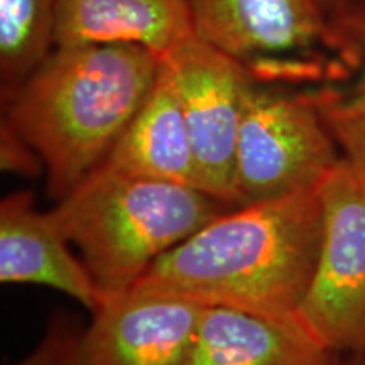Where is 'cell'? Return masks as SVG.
I'll return each instance as SVG.
<instances>
[{
    "label": "cell",
    "instance_id": "cell-11",
    "mask_svg": "<svg viewBox=\"0 0 365 365\" xmlns=\"http://www.w3.org/2000/svg\"><path fill=\"white\" fill-rule=\"evenodd\" d=\"M188 0H59L56 46L132 44L159 59L195 38Z\"/></svg>",
    "mask_w": 365,
    "mask_h": 365
},
{
    "label": "cell",
    "instance_id": "cell-15",
    "mask_svg": "<svg viewBox=\"0 0 365 365\" xmlns=\"http://www.w3.org/2000/svg\"><path fill=\"white\" fill-rule=\"evenodd\" d=\"M80 335L65 328H51L34 352L14 365H76Z\"/></svg>",
    "mask_w": 365,
    "mask_h": 365
},
{
    "label": "cell",
    "instance_id": "cell-16",
    "mask_svg": "<svg viewBox=\"0 0 365 365\" xmlns=\"http://www.w3.org/2000/svg\"><path fill=\"white\" fill-rule=\"evenodd\" d=\"M0 153L2 168L7 171L33 173L43 164L29 143L6 120H2L0 127Z\"/></svg>",
    "mask_w": 365,
    "mask_h": 365
},
{
    "label": "cell",
    "instance_id": "cell-12",
    "mask_svg": "<svg viewBox=\"0 0 365 365\" xmlns=\"http://www.w3.org/2000/svg\"><path fill=\"white\" fill-rule=\"evenodd\" d=\"M100 166L202 190L185 113L163 63L149 97Z\"/></svg>",
    "mask_w": 365,
    "mask_h": 365
},
{
    "label": "cell",
    "instance_id": "cell-4",
    "mask_svg": "<svg viewBox=\"0 0 365 365\" xmlns=\"http://www.w3.org/2000/svg\"><path fill=\"white\" fill-rule=\"evenodd\" d=\"M196 34L247 68L254 81L335 83L359 66L349 27L318 0H188Z\"/></svg>",
    "mask_w": 365,
    "mask_h": 365
},
{
    "label": "cell",
    "instance_id": "cell-1",
    "mask_svg": "<svg viewBox=\"0 0 365 365\" xmlns=\"http://www.w3.org/2000/svg\"><path fill=\"white\" fill-rule=\"evenodd\" d=\"M318 188L225 210L159 257L132 289L294 317L322 242Z\"/></svg>",
    "mask_w": 365,
    "mask_h": 365
},
{
    "label": "cell",
    "instance_id": "cell-3",
    "mask_svg": "<svg viewBox=\"0 0 365 365\" xmlns=\"http://www.w3.org/2000/svg\"><path fill=\"white\" fill-rule=\"evenodd\" d=\"M228 208L193 186L98 166L49 213L105 299L130 291L159 257Z\"/></svg>",
    "mask_w": 365,
    "mask_h": 365
},
{
    "label": "cell",
    "instance_id": "cell-2",
    "mask_svg": "<svg viewBox=\"0 0 365 365\" xmlns=\"http://www.w3.org/2000/svg\"><path fill=\"white\" fill-rule=\"evenodd\" d=\"M161 59L132 44L56 46L2 102L61 200L105 161L156 83Z\"/></svg>",
    "mask_w": 365,
    "mask_h": 365
},
{
    "label": "cell",
    "instance_id": "cell-5",
    "mask_svg": "<svg viewBox=\"0 0 365 365\" xmlns=\"http://www.w3.org/2000/svg\"><path fill=\"white\" fill-rule=\"evenodd\" d=\"M341 154L319 110L318 88L250 81L235 154V207L318 188Z\"/></svg>",
    "mask_w": 365,
    "mask_h": 365
},
{
    "label": "cell",
    "instance_id": "cell-9",
    "mask_svg": "<svg viewBox=\"0 0 365 365\" xmlns=\"http://www.w3.org/2000/svg\"><path fill=\"white\" fill-rule=\"evenodd\" d=\"M70 245L51 213L34 207L33 193L17 191L2 200L0 281L53 287L93 313L102 304L103 294Z\"/></svg>",
    "mask_w": 365,
    "mask_h": 365
},
{
    "label": "cell",
    "instance_id": "cell-10",
    "mask_svg": "<svg viewBox=\"0 0 365 365\" xmlns=\"http://www.w3.org/2000/svg\"><path fill=\"white\" fill-rule=\"evenodd\" d=\"M339 357L298 314L205 307L191 365H331Z\"/></svg>",
    "mask_w": 365,
    "mask_h": 365
},
{
    "label": "cell",
    "instance_id": "cell-8",
    "mask_svg": "<svg viewBox=\"0 0 365 365\" xmlns=\"http://www.w3.org/2000/svg\"><path fill=\"white\" fill-rule=\"evenodd\" d=\"M205 307L135 289L108 296L81 331L76 365H191Z\"/></svg>",
    "mask_w": 365,
    "mask_h": 365
},
{
    "label": "cell",
    "instance_id": "cell-18",
    "mask_svg": "<svg viewBox=\"0 0 365 365\" xmlns=\"http://www.w3.org/2000/svg\"><path fill=\"white\" fill-rule=\"evenodd\" d=\"M331 365H365V355H340Z\"/></svg>",
    "mask_w": 365,
    "mask_h": 365
},
{
    "label": "cell",
    "instance_id": "cell-13",
    "mask_svg": "<svg viewBox=\"0 0 365 365\" xmlns=\"http://www.w3.org/2000/svg\"><path fill=\"white\" fill-rule=\"evenodd\" d=\"M59 0H0L2 102L56 48Z\"/></svg>",
    "mask_w": 365,
    "mask_h": 365
},
{
    "label": "cell",
    "instance_id": "cell-6",
    "mask_svg": "<svg viewBox=\"0 0 365 365\" xmlns=\"http://www.w3.org/2000/svg\"><path fill=\"white\" fill-rule=\"evenodd\" d=\"M322 242L298 308L335 355H365V176L340 159L319 185Z\"/></svg>",
    "mask_w": 365,
    "mask_h": 365
},
{
    "label": "cell",
    "instance_id": "cell-7",
    "mask_svg": "<svg viewBox=\"0 0 365 365\" xmlns=\"http://www.w3.org/2000/svg\"><path fill=\"white\" fill-rule=\"evenodd\" d=\"M180 98L205 193L235 207V154L247 68L198 34L161 59Z\"/></svg>",
    "mask_w": 365,
    "mask_h": 365
},
{
    "label": "cell",
    "instance_id": "cell-19",
    "mask_svg": "<svg viewBox=\"0 0 365 365\" xmlns=\"http://www.w3.org/2000/svg\"><path fill=\"white\" fill-rule=\"evenodd\" d=\"M357 2H360V4H365V0H357Z\"/></svg>",
    "mask_w": 365,
    "mask_h": 365
},
{
    "label": "cell",
    "instance_id": "cell-14",
    "mask_svg": "<svg viewBox=\"0 0 365 365\" xmlns=\"http://www.w3.org/2000/svg\"><path fill=\"white\" fill-rule=\"evenodd\" d=\"M345 24L359 48V76L349 88L333 83L318 86V100L341 159L365 176V4L352 0Z\"/></svg>",
    "mask_w": 365,
    "mask_h": 365
},
{
    "label": "cell",
    "instance_id": "cell-17",
    "mask_svg": "<svg viewBox=\"0 0 365 365\" xmlns=\"http://www.w3.org/2000/svg\"><path fill=\"white\" fill-rule=\"evenodd\" d=\"M318 4L333 22L344 26L346 14L352 6V0H318Z\"/></svg>",
    "mask_w": 365,
    "mask_h": 365
}]
</instances>
